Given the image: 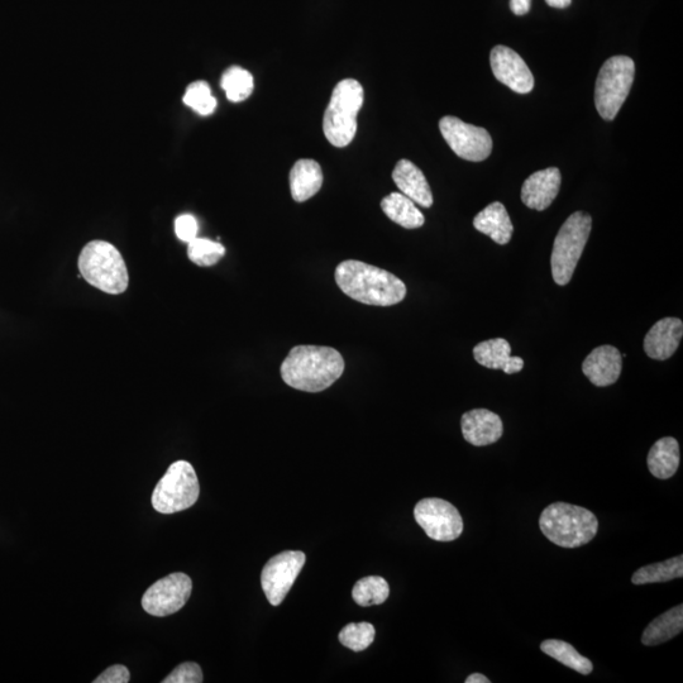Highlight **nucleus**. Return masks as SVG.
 Segmentation results:
<instances>
[{
	"instance_id": "1",
	"label": "nucleus",
	"mask_w": 683,
	"mask_h": 683,
	"mask_svg": "<svg viewBox=\"0 0 683 683\" xmlns=\"http://www.w3.org/2000/svg\"><path fill=\"white\" fill-rule=\"evenodd\" d=\"M281 377L290 388L305 393L327 390L345 372V360L332 347L296 346L280 367Z\"/></svg>"
},
{
	"instance_id": "2",
	"label": "nucleus",
	"mask_w": 683,
	"mask_h": 683,
	"mask_svg": "<svg viewBox=\"0 0 683 683\" xmlns=\"http://www.w3.org/2000/svg\"><path fill=\"white\" fill-rule=\"evenodd\" d=\"M334 277L338 288L358 303L391 307L407 296V286L398 276L362 261L341 262Z\"/></svg>"
},
{
	"instance_id": "3",
	"label": "nucleus",
	"mask_w": 683,
	"mask_h": 683,
	"mask_svg": "<svg viewBox=\"0 0 683 683\" xmlns=\"http://www.w3.org/2000/svg\"><path fill=\"white\" fill-rule=\"evenodd\" d=\"M78 267L81 277L105 294H123L130 286V275L122 253L107 241L87 243L80 252Z\"/></svg>"
},
{
	"instance_id": "4",
	"label": "nucleus",
	"mask_w": 683,
	"mask_h": 683,
	"mask_svg": "<svg viewBox=\"0 0 683 683\" xmlns=\"http://www.w3.org/2000/svg\"><path fill=\"white\" fill-rule=\"evenodd\" d=\"M544 536L562 548H579L590 543L599 530V520L592 511L567 503H554L539 518Z\"/></svg>"
},
{
	"instance_id": "5",
	"label": "nucleus",
	"mask_w": 683,
	"mask_h": 683,
	"mask_svg": "<svg viewBox=\"0 0 683 683\" xmlns=\"http://www.w3.org/2000/svg\"><path fill=\"white\" fill-rule=\"evenodd\" d=\"M364 95V88L355 79L339 81L334 88L323 119L324 135L334 147H346L355 138Z\"/></svg>"
},
{
	"instance_id": "6",
	"label": "nucleus",
	"mask_w": 683,
	"mask_h": 683,
	"mask_svg": "<svg viewBox=\"0 0 683 683\" xmlns=\"http://www.w3.org/2000/svg\"><path fill=\"white\" fill-rule=\"evenodd\" d=\"M592 218L584 212L573 213L558 232L551 256L554 283L565 286L570 283L577 264L589 241Z\"/></svg>"
},
{
	"instance_id": "7",
	"label": "nucleus",
	"mask_w": 683,
	"mask_h": 683,
	"mask_svg": "<svg viewBox=\"0 0 683 683\" xmlns=\"http://www.w3.org/2000/svg\"><path fill=\"white\" fill-rule=\"evenodd\" d=\"M635 64L628 56H613L597 75L595 105L605 121H613L627 100L634 83Z\"/></svg>"
},
{
	"instance_id": "8",
	"label": "nucleus",
	"mask_w": 683,
	"mask_h": 683,
	"mask_svg": "<svg viewBox=\"0 0 683 683\" xmlns=\"http://www.w3.org/2000/svg\"><path fill=\"white\" fill-rule=\"evenodd\" d=\"M200 494L197 472L188 461H176L169 467L152 494V506L161 514H175L191 508Z\"/></svg>"
},
{
	"instance_id": "9",
	"label": "nucleus",
	"mask_w": 683,
	"mask_h": 683,
	"mask_svg": "<svg viewBox=\"0 0 683 683\" xmlns=\"http://www.w3.org/2000/svg\"><path fill=\"white\" fill-rule=\"evenodd\" d=\"M444 140L458 157L463 160L484 161L493 151V138L485 128L472 126L460 118L447 116L439 121Z\"/></svg>"
},
{
	"instance_id": "10",
	"label": "nucleus",
	"mask_w": 683,
	"mask_h": 683,
	"mask_svg": "<svg viewBox=\"0 0 683 683\" xmlns=\"http://www.w3.org/2000/svg\"><path fill=\"white\" fill-rule=\"evenodd\" d=\"M414 517L433 541H456L463 532V520L460 511L456 509V506L443 499L420 500L415 505Z\"/></svg>"
},
{
	"instance_id": "11",
	"label": "nucleus",
	"mask_w": 683,
	"mask_h": 683,
	"mask_svg": "<svg viewBox=\"0 0 683 683\" xmlns=\"http://www.w3.org/2000/svg\"><path fill=\"white\" fill-rule=\"evenodd\" d=\"M193 591V582L185 573L176 572L164 577L145 592L142 608L147 614L164 618L183 609Z\"/></svg>"
},
{
	"instance_id": "12",
	"label": "nucleus",
	"mask_w": 683,
	"mask_h": 683,
	"mask_svg": "<svg viewBox=\"0 0 683 683\" xmlns=\"http://www.w3.org/2000/svg\"><path fill=\"white\" fill-rule=\"evenodd\" d=\"M307 561L302 551H285L272 557L261 573V585L272 606H279L289 594Z\"/></svg>"
},
{
	"instance_id": "13",
	"label": "nucleus",
	"mask_w": 683,
	"mask_h": 683,
	"mask_svg": "<svg viewBox=\"0 0 683 683\" xmlns=\"http://www.w3.org/2000/svg\"><path fill=\"white\" fill-rule=\"evenodd\" d=\"M495 78L518 94H528L534 88V76L527 62L509 47L495 46L490 55Z\"/></svg>"
},
{
	"instance_id": "14",
	"label": "nucleus",
	"mask_w": 683,
	"mask_h": 683,
	"mask_svg": "<svg viewBox=\"0 0 683 683\" xmlns=\"http://www.w3.org/2000/svg\"><path fill=\"white\" fill-rule=\"evenodd\" d=\"M463 438L472 446L484 447L496 443L504 433L503 420L486 409H475L462 415Z\"/></svg>"
},
{
	"instance_id": "15",
	"label": "nucleus",
	"mask_w": 683,
	"mask_h": 683,
	"mask_svg": "<svg viewBox=\"0 0 683 683\" xmlns=\"http://www.w3.org/2000/svg\"><path fill=\"white\" fill-rule=\"evenodd\" d=\"M623 369V357L614 346H601L586 357L582 371L592 384L605 388L619 380Z\"/></svg>"
},
{
	"instance_id": "16",
	"label": "nucleus",
	"mask_w": 683,
	"mask_h": 683,
	"mask_svg": "<svg viewBox=\"0 0 683 683\" xmlns=\"http://www.w3.org/2000/svg\"><path fill=\"white\" fill-rule=\"evenodd\" d=\"M561 173L557 167H548L530 175L522 188V200L528 208L546 210L557 198L561 188Z\"/></svg>"
},
{
	"instance_id": "17",
	"label": "nucleus",
	"mask_w": 683,
	"mask_h": 683,
	"mask_svg": "<svg viewBox=\"0 0 683 683\" xmlns=\"http://www.w3.org/2000/svg\"><path fill=\"white\" fill-rule=\"evenodd\" d=\"M682 336V320L677 318L658 320L644 338V351L653 360H668L675 355Z\"/></svg>"
},
{
	"instance_id": "18",
	"label": "nucleus",
	"mask_w": 683,
	"mask_h": 683,
	"mask_svg": "<svg viewBox=\"0 0 683 683\" xmlns=\"http://www.w3.org/2000/svg\"><path fill=\"white\" fill-rule=\"evenodd\" d=\"M393 180L401 194L423 208H431L433 194L423 171L409 160H400L393 171Z\"/></svg>"
},
{
	"instance_id": "19",
	"label": "nucleus",
	"mask_w": 683,
	"mask_h": 683,
	"mask_svg": "<svg viewBox=\"0 0 683 683\" xmlns=\"http://www.w3.org/2000/svg\"><path fill=\"white\" fill-rule=\"evenodd\" d=\"M477 364L490 370H503L505 374H518L523 370V358L511 356L509 342L503 338L489 339L474 348Z\"/></svg>"
},
{
	"instance_id": "20",
	"label": "nucleus",
	"mask_w": 683,
	"mask_h": 683,
	"mask_svg": "<svg viewBox=\"0 0 683 683\" xmlns=\"http://www.w3.org/2000/svg\"><path fill=\"white\" fill-rule=\"evenodd\" d=\"M291 197L298 203L307 202L322 189L323 171L317 161L302 159L290 171Z\"/></svg>"
},
{
	"instance_id": "21",
	"label": "nucleus",
	"mask_w": 683,
	"mask_h": 683,
	"mask_svg": "<svg viewBox=\"0 0 683 683\" xmlns=\"http://www.w3.org/2000/svg\"><path fill=\"white\" fill-rule=\"evenodd\" d=\"M474 227L498 245H508L514 233L509 214L504 204L499 202L491 203L481 210L474 219Z\"/></svg>"
},
{
	"instance_id": "22",
	"label": "nucleus",
	"mask_w": 683,
	"mask_h": 683,
	"mask_svg": "<svg viewBox=\"0 0 683 683\" xmlns=\"http://www.w3.org/2000/svg\"><path fill=\"white\" fill-rule=\"evenodd\" d=\"M648 468L659 480L675 476L680 466V446L675 438L665 437L653 444L647 458Z\"/></svg>"
},
{
	"instance_id": "23",
	"label": "nucleus",
	"mask_w": 683,
	"mask_h": 683,
	"mask_svg": "<svg viewBox=\"0 0 683 683\" xmlns=\"http://www.w3.org/2000/svg\"><path fill=\"white\" fill-rule=\"evenodd\" d=\"M382 212L399 226L407 229H417L424 226L425 218L412 199L401 193H391L382 199Z\"/></svg>"
},
{
	"instance_id": "24",
	"label": "nucleus",
	"mask_w": 683,
	"mask_h": 683,
	"mask_svg": "<svg viewBox=\"0 0 683 683\" xmlns=\"http://www.w3.org/2000/svg\"><path fill=\"white\" fill-rule=\"evenodd\" d=\"M683 630V606L666 611L648 625L642 635L644 646L653 647L675 638Z\"/></svg>"
},
{
	"instance_id": "25",
	"label": "nucleus",
	"mask_w": 683,
	"mask_h": 683,
	"mask_svg": "<svg viewBox=\"0 0 683 683\" xmlns=\"http://www.w3.org/2000/svg\"><path fill=\"white\" fill-rule=\"evenodd\" d=\"M541 649L547 656L556 659V661L561 662L562 665L581 673V675H590L592 670H594V665H592L589 658L581 656V654L576 651V648H573L571 644H568L567 642H563V640H544L541 644Z\"/></svg>"
},
{
	"instance_id": "26",
	"label": "nucleus",
	"mask_w": 683,
	"mask_h": 683,
	"mask_svg": "<svg viewBox=\"0 0 683 683\" xmlns=\"http://www.w3.org/2000/svg\"><path fill=\"white\" fill-rule=\"evenodd\" d=\"M683 576V556L639 568L632 577L634 585L662 584Z\"/></svg>"
},
{
	"instance_id": "27",
	"label": "nucleus",
	"mask_w": 683,
	"mask_h": 683,
	"mask_svg": "<svg viewBox=\"0 0 683 683\" xmlns=\"http://www.w3.org/2000/svg\"><path fill=\"white\" fill-rule=\"evenodd\" d=\"M390 595L388 581L379 576L364 577L356 582L352 590L353 600L360 606L384 604Z\"/></svg>"
},
{
	"instance_id": "28",
	"label": "nucleus",
	"mask_w": 683,
	"mask_h": 683,
	"mask_svg": "<svg viewBox=\"0 0 683 683\" xmlns=\"http://www.w3.org/2000/svg\"><path fill=\"white\" fill-rule=\"evenodd\" d=\"M221 87L232 103H241L253 93V76L240 66L224 71Z\"/></svg>"
},
{
	"instance_id": "29",
	"label": "nucleus",
	"mask_w": 683,
	"mask_h": 683,
	"mask_svg": "<svg viewBox=\"0 0 683 683\" xmlns=\"http://www.w3.org/2000/svg\"><path fill=\"white\" fill-rule=\"evenodd\" d=\"M226 255V248L219 242L208 238H195L188 243V257L193 264L200 267H212L217 265Z\"/></svg>"
},
{
	"instance_id": "30",
	"label": "nucleus",
	"mask_w": 683,
	"mask_h": 683,
	"mask_svg": "<svg viewBox=\"0 0 683 683\" xmlns=\"http://www.w3.org/2000/svg\"><path fill=\"white\" fill-rule=\"evenodd\" d=\"M184 103L200 116H210L216 111L217 99L213 97L212 89L205 81H195L186 88Z\"/></svg>"
},
{
	"instance_id": "31",
	"label": "nucleus",
	"mask_w": 683,
	"mask_h": 683,
	"mask_svg": "<svg viewBox=\"0 0 683 683\" xmlns=\"http://www.w3.org/2000/svg\"><path fill=\"white\" fill-rule=\"evenodd\" d=\"M375 634L374 625L370 623H351L341 630L338 639L353 652H362L374 643Z\"/></svg>"
},
{
	"instance_id": "32",
	"label": "nucleus",
	"mask_w": 683,
	"mask_h": 683,
	"mask_svg": "<svg viewBox=\"0 0 683 683\" xmlns=\"http://www.w3.org/2000/svg\"><path fill=\"white\" fill-rule=\"evenodd\" d=\"M203 672L197 663L185 662L175 668L162 683H202Z\"/></svg>"
},
{
	"instance_id": "33",
	"label": "nucleus",
	"mask_w": 683,
	"mask_h": 683,
	"mask_svg": "<svg viewBox=\"0 0 683 683\" xmlns=\"http://www.w3.org/2000/svg\"><path fill=\"white\" fill-rule=\"evenodd\" d=\"M198 221L191 214H183L175 219V233L181 242L189 243L198 237Z\"/></svg>"
},
{
	"instance_id": "34",
	"label": "nucleus",
	"mask_w": 683,
	"mask_h": 683,
	"mask_svg": "<svg viewBox=\"0 0 683 683\" xmlns=\"http://www.w3.org/2000/svg\"><path fill=\"white\" fill-rule=\"evenodd\" d=\"M131 673L127 667L116 665L107 668L102 675L95 678L94 683H128Z\"/></svg>"
},
{
	"instance_id": "35",
	"label": "nucleus",
	"mask_w": 683,
	"mask_h": 683,
	"mask_svg": "<svg viewBox=\"0 0 683 683\" xmlns=\"http://www.w3.org/2000/svg\"><path fill=\"white\" fill-rule=\"evenodd\" d=\"M509 6L510 11L515 16H524V14L529 13L530 7H532V0H510Z\"/></svg>"
},
{
	"instance_id": "36",
	"label": "nucleus",
	"mask_w": 683,
	"mask_h": 683,
	"mask_svg": "<svg viewBox=\"0 0 683 683\" xmlns=\"http://www.w3.org/2000/svg\"><path fill=\"white\" fill-rule=\"evenodd\" d=\"M549 7L565 9L571 6L572 0H546Z\"/></svg>"
},
{
	"instance_id": "37",
	"label": "nucleus",
	"mask_w": 683,
	"mask_h": 683,
	"mask_svg": "<svg viewBox=\"0 0 683 683\" xmlns=\"http://www.w3.org/2000/svg\"><path fill=\"white\" fill-rule=\"evenodd\" d=\"M491 681L481 673H474V675L466 678V683H490Z\"/></svg>"
}]
</instances>
